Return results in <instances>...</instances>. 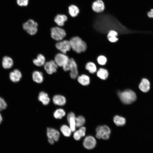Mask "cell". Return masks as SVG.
<instances>
[{
    "label": "cell",
    "mask_w": 153,
    "mask_h": 153,
    "mask_svg": "<svg viewBox=\"0 0 153 153\" xmlns=\"http://www.w3.org/2000/svg\"><path fill=\"white\" fill-rule=\"evenodd\" d=\"M65 114V112L63 109L59 108L54 111L53 113V116L56 119H61Z\"/></svg>",
    "instance_id": "28"
},
{
    "label": "cell",
    "mask_w": 153,
    "mask_h": 153,
    "mask_svg": "<svg viewBox=\"0 0 153 153\" xmlns=\"http://www.w3.org/2000/svg\"><path fill=\"white\" fill-rule=\"evenodd\" d=\"M96 138L105 140L109 139L111 133L110 128L106 125L98 126L96 129Z\"/></svg>",
    "instance_id": "4"
},
{
    "label": "cell",
    "mask_w": 153,
    "mask_h": 153,
    "mask_svg": "<svg viewBox=\"0 0 153 153\" xmlns=\"http://www.w3.org/2000/svg\"><path fill=\"white\" fill-rule=\"evenodd\" d=\"M13 63L12 59L7 56L4 57L2 60V65L5 69H8L11 68L13 65Z\"/></svg>",
    "instance_id": "21"
},
{
    "label": "cell",
    "mask_w": 153,
    "mask_h": 153,
    "mask_svg": "<svg viewBox=\"0 0 153 153\" xmlns=\"http://www.w3.org/2000/svg\"><path fill=\"white\" fill-rule=\"evenodd\" d=\"M140 90L142 92L146 93L148 92L150 88V84L149 81L147 79L143 78L139 85Z\"/></svg>",
    "instance_id": "15"
},
{
    "label": "cell",
    "mask_w": 153,
    "mask_h": 153,
    "mask_svg": "<svg viewBox=\"0 0 153 153\" xmlns=\"http://www.w3.org/2000/svg\"><path fill=\"white\" fill-rule=\"evenodd\" d=\"M69 58L65 54L59 53L55 56L54 61L58 66L63 67L68 62Z\"/></svg>",
    "instance_id": "8"
},
{
    "label": "cell",
    "mask_w": 153,
    "mask_h": 153,
    "mask_svg": "<svg viewBox=\"0 0 153 153\" xmlns=\"http://www.w3.org/2000/svg\"><path fill=\"white\" fill-rule=\"evenodd\" d=\"M92 7L95 12H101L104 9V4L101 0H97L93 3Z\"/></svg>",
    "instance_id": "14"
},
{
    "label": "cell",
    "mask_w": 153,
    "mask_h": 153,
    "mask_svg": "<svg viewBox=\"0 0 153 153\" xmlns=\"http://www.w3.org/2000/svg\"><path fill=\"white\" fill-rule=\"evenodd\" d=\"M98 77L102 80H105L108 77L109 73L107 71L103 68H100L97 73Z\"/></svg>",
    "instance_id": "29"
},
{
    "label": "cell",
    "mask_w": 153,
    "mask_h": 153,
    "mask_svg": "<svg viewBox=\"0 0 153 153\" xmlns=\"http://www.w3.org/2000/svg\"><path fill=\"white\" fill-rule=\"evenodd\" d=\"M78 82L81 85L83 86H87L90 83V78L87 75H82L77 77Z\"/></svg>",
    "instance_id": "23"
},
{
    "label": "cell",
    "mask_w": 153,
    "mask_h": 153,
    "mask_svg": "<svg viewBox=\"0 0 153 153\" xmlns=\"http://www.w3.org/2000/svg\"><path fill=\"white\" fill-rule=\"evenodd\" d=\"M33 63L36 66L41 67L44 65L45 63V58L41 54H39L37 58L33 60Z\"/></svg>",
    "instance_id": "22"
},
{
    "label": "cell",
    "mask_w": 153,
    "mask_h": 153,
    "mask_svg": "<svg viewBox=\"0 0 153 153\" xmlns=\"http://www.w3.org/2000/svg\"><path fill=\"white\" fill-rule=\"evenodd\" d=\"M52 101L54 104L60 106L64 105L66 102L65 97L59 94L54 95L53 97Z\"/></svg>",
    "instance_id": "13"
},
{
    "label": "cell",
    "mask_w": 153,
    "mask_h": 153,
    "mask_svg": "<svg viewBox=\"0 0 153 153\" xmlns=\"http://www.w3.org/2000/svg\"><path fill=\"white\" fill-rule=\"evenodd\" d=\"M118 95L121 101L125 104H129L136 99V93L130 90H126L118 92Z\"/></svg>",
    "instance_id": "1"
},
{
    "label": "cell",
    "mask_w": 153,
    "mask_h": 153,
    "mask_svg": "<svg viewBox=\"0 0 153 153\" xmlns=\"http://www.w3.org/2000/svg\"><path fill=\"white\" fill-rule=\"evenodd\" d=\"M71 47L78 53L85 51L87 48L86 43L78 37L72 38L69 41Z\"/></svg>",
    "instance_id": "2"
},
{
    "label": "cell",
    "mask_w": 153,
    "mask_h": 153,
    "mask_svg": "<svg viewBox=\"0 0 153 153\" xmlns=\"http://www.w3.org/2000/svg\"><path fill=\"white\" fill-rule=\"evenodd\" d=\"M79 128L78 130L74 132L73 135L74 138L76 141L80 140L81 137L84 136L86 134L85 127L83 126Z\"/></svg>",
    "instance_id": "18"
},
{
    "label": "cell",
    "mask_w": 153,
    "mask_h": 153,
    "mask_svg": "<svg viewBox=\"0 0 153 153\" xmlns=\"http://www.w3.org/2000/svg\"><path fill=\"white\" fill-rule=\"evenodd\" d=\"M63 68L65 71H70V75L71 78L75 79L78 77V72L77 65L73 58L69 59L67 63Z\"/></svg>",
    "instance_id": "3"
},
{
    "label": "cell",
    "mask_w": 153,
    "mask_h": 153,
    "mask_svg": "<svg viewBox=\"0 0 153 153\" xmlns=\"http://www.w3.org/2000/svg\"><path fill=\"white\" fill-rule=\"evenodd\" d=\"M46 134L48 138L52 139L55 141H57L59 140L60 136V133L55 129L48 128L46 130Z\"/></svg>",
    "instance_id": "11"
},
{
    "label": "cell",
    "mask_w": 153,
    "mask_h": 153,
    "mask_svg": "<svg viewBox=\"0 0 153 153\" xmlns=\"http://www.w3.org/2000/svg\"><path fill=\"white\" fill-rule=\"evenodd\" d=\"M75 122L76 128H80L83 126L85 124V119L84 116L80 115L76 117Z\"/></svg>",
    "instance_id": "30"
},
{
    "label": "cell",
    "mask_w": 153,
    "mask_h": 153,
    "mask_svg": "<svg viewBox=\"0 0 153 153\" xmlns=\"http://www.w3.org/2000/svg\"><path fill=\"white\" fill-rule=\"evenodd\" d=\"M97 61L100 65H104L106 63L107 59L106 57L103 55L99 56L97 58Z\"/></svg>",
    "instance_id": "32"
},
{
    "label": "cell",
    "mask_w": 153,
    "mask_h": 153,
    "mask_svg": "<svg viewBox=\"0 0 153 153\" xmlns=\"http://www.w3.org/2000/svg\"><path fill=\"white\" fill-rule=\"evenodd\" d=\"M147 15L150 18H153V9H152L147 13Z\"/></svg>",
    "instance_id": "35"
},
{
    "label": "cell",
    "mask_w": 153,
    "mask_h": 153,
    "mask_svg": "<svg viewBox=\"0 0 153 153\" xmlns=\"http://www.w3.org/2000/svg\"><path fill=\"white\" fill-rule=\"evenodd\" d=\"M20 72L18 69H15L11 72L9 74L10 80L13 82H19L22 78Z\"/></svg>",
    "instance_id": "16"
},
{
    "label": "cell",
    "mask_w": 153,
    "mask_h": 153,
    "mask_svg": "<svg viewBox=\"0 0 153 153\" xmlns=\"http://www.w3.org/2000/svg\"><path fill=\"white\" fill-rule=\"evenodd\" d=\"M24 29L31 35H35L37 32L38 24L34 20L30 19L23 25Z\"/></svg>",
    "instance_id": "5"
},
{
    "label": "cell",
    "mask_w": 153,
    "mask_h": 153,
    "mask_svg": "<svg viewBox=\"0 0 153 153\" xmlns=\"http://www.w3.org/2000/svg\"><path fill=\"white\" fill-rule=\"evenodd\" d=\"M38 99L39 101L45 105H48L50 101V99L48 94L43 91L39 93Z\"/></svg>",
    "instance_id": "17"
},
{
    "label": "cell",
    "mask_w": 153,
    "mask_h": 153,
    "mask_svg": "<svg viewBox=\"0 0 153 153\" xmlns=\"http://www.w3.org/2000/svg\"><path fill=\"white\" fill-rule=\"evenodd\" d=\"M3 120L1 114L0 113V124L1 123Z\"/></svg>",
    "instance_id": "37"
},
{
    "label": "cell",
    "mask_w": 153,
    "mask_h": 153,
    "mask_svg": "<svg viewBox=\"0 0 153 153\" xmlns=\"http://www.w3.org/2000/svg\"><path fill=\"white\" fill-rule=\"evenodd\" d=\"M58 66L54 61L51 60L45 63L44 68L48 74H52L56 72Z\"/></svg>",
    "instance_id": "10"
},
{
    "label": "cell",
    "mask_w": 153,
    "mask_h": 153,
    "mask_svg": "<svg viewBox=\"0 0 153 153\" xmlns=\"http://www.w3.org/2000/svg\"><path fill=\"white\" fill-rule=\"evenodd\" d=\"M114 122L118 126H122L126 123V119L124 117L118 116H115L113 119Z\"/></svg>",
    "instance_id": "27"
},
{
    "label": "cell",
    "mask_w": 153,
    "mask_h": 153,
    "mask_svg": "<svg viewBox=\"0 0 153 153\" xmlns=\"http://www.w3.org/2000/svg\"><path fill=\"white\" fill-rule=\"evenodd\" d=\"M7 106V104L2 98L0 97V111L5 109Z\"/></svg>",
    "instance_id": "33"
},
{
    "label": "cell",
    "mask_w": 153,
    "mask_h": 153,
    "mask_svg": "<svg viewBox=\"0 0 153 153\" xmlns=\"http://www.w3.org/2000/svg\"><path fill=\"white\" fill-rule=\"evenodd\" d=\"M48 141L49 143L52 144H53L55 142V141L53 139L50 138H48Z\"/></svg>",
    "instance_id": "36"
},
{
    "label": "cell",
    "mask_w": 153,
    "mask_h": 153,
    "mask_svg": "<svg viewBox=\"0 0 153 153\" xmlns=\"http://www.w3.org/2000/svg\"><path fill=\"white\" fill-rule=\"evenodd\" d=\"M17 4L21 6H25L27 5L28 0H17Z\"/></svg>",
    "instance_id": "34"
},
{
    "label": "cell",
    "mask_w": 153,
    "mask_h": 153,
    "mask_svg": "<svg viewBox=\"0 0 153 153\" xmlns=\"http://www.w3.org/2000/svg\"><path fill=\"white\" fill-rule=\"evenodd\" d=\"M118 35V33L116 31L114 30H110L108 32L107 37L110 42H114L118 40V38L117 37Z\"/></svg>",
    "instance_id": "24"
},
{
    "label": "cell",
    "mask_w": 153,
    "mask_h": 153,
    "mask_svg": "<svg viewBox=\"0 0 153 153\" xmlns=\"http://www.w3.org/2000/svg\"><path fill=\"white\" fill-rule=\"evenodd\" d=\"M85 68L91 73H95L97 70V68L95 64L92 62H90L88 63L86 65Z\"/></svg>",
    "instance_id": "31"
},
{
    "label": "cell",
    "mask_w": 153,
    "mask_h": 153,
    "mask_svg": "<svg viewBox=\"0 0 153 153\" xmlns=\"http://www.w3.org/2000/svg\"><path fill=\"white\" fill-rule=\"evenodd\" d=\"M55 46L58 50L64 54L71 48L69 41L66 40L59 41L56 43Z\"/></svg>",
    "instance_id": "7"
},
{
    "label": "cell",
    "mask_w": 153,
    "mask_h": 153,
    "mask_svg": "<svg viewBox=\"0 0 153 153\" xmlns=\"http://www.w3.org/2000/svg\"><path fill=\"white\" fill-rule=\"evenodd\" d=\"M33 80L38 83H41L43 81V76L42 73L38 71H34L32 74Z\"/></svg>",
    "instance_id": "20"
},
{
    "label": "cell",
    "mask_w": 153,
    "mask_h": 153,
    "mask_svg": "<svg viewBox=\"0 0 153 153\" xmlns=\"http://www.w3.org/2000/svg\"><path fill=\"white\" fill-rule=\"evenodd\" d=\"M67 19L66 16L64 14H57L55 17L54 21L59 26H62Z\"/></svg>",
    "instance_id": "19"
},
{
    "label": "cell",
    "mask_w": 153,
    "mask_h": 153,
    "mask_svg": "<svg viewBox=\"0 0 153 153\" xmlns=\"http://www.w3.org/2000/svg\"><path fill=\"white\" fill-rule=\"evenodd\" d=\"M96 141L95 138L92 136H88L84 139L83 144L85 148L88 150L94 148L96 144Z\"/></svg>",
    "instance_id": "9"
},
{
    "label": "cell",
    "mask_w": 153,
    "mask_h": 153,
    "mask_svg": "<svg viewBox=\"0 0 153 153\" xmlns=\"http://www.w3.org/2000/svg\"><path fill=\"white\" fill-rule=\"evenodd\" d=\"M76 118L75 114L73 112L69 113L67 115V120L69 125V126L72 132L76 131Z\"/></svg>",
    "instance_id": "12"
},
{
    "label": "cell",
    "mask_w": 153,
    "mask_h": 153,
    "mask_svg": "<svg viewBox=\"0 0 153 153\" xmlns=\"http://www.w3.org/2000/svg\"><path fill=\"white\" fill-rule=\"evenodd\" d=\"M51 32L52 37L58 41L62 40L66 35L65 31L63 29L57 27L52 28Z\"/></svg>",
    "instance_id": "6"
},
{
    "label": "cell",
    "mask_w": 153,
    "mask_h": 153,
    "mask_svg": "<svg viewBox=\"0 0 153 153\" xmlns=\"http://www.w3.org/2000/svg\"><path fill=\"white\" fill-rule=\"evenodd\" d=\"M60 130L64 136L67 137L71 136L72 132L69 127L65 124L61 126Z\"/></svg>",
    "instance_id": "26"
},
{
    "label": "cell",
    "mask_w": 153,
    "mask_h": 153,
    "mask_svg": "<svg viewBox=\"0 0 153 153\" xmlns=\"http://www.w3.org/2000/svg\"><path fill=\"white\" fill-rule=\"evenodd\" d=\"M79 12L78 8L76 6L72 5L68 7V12L72 17H74L78 15Z\"/></svg>",
    "instance_id": "25"
}]
</instances>
